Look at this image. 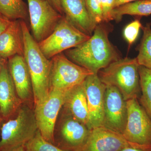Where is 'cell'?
I'll return each instance as SVG.
<instances>
[{
	"instance_id": "1",
	"label": "cell",
	"mask_w": 151,
	"mask_h": 151,
	"mask_svg": "<svg viewBox=\"0 0 151 151\" xmlns=\"http://www.w3.org/2000/svg\"><path fill=\"white\" fill-rule=\"evenodd\" d=\"M113 27L110 22L97 25L89 39L66 50L64 54L77 65L97 74L101 69L122 58L118 49L109 40Z\"/></svg>"
},
{
	"instance_id": "2",
	"label": "cell",
	"mask_w": 151,
	"mask_h": 151,
	"mask_svg": "<svg viewBox=\"0 0 151 151\" xmlns=\"http://www.w3.org/2000/svg\"><path fill=\"white\" fill-rule=\"evenodd\" d=\"M21 24L24 40V57L31 78L35 105L43 101L49 93L51 60L41 50L25 21L21 20Z\"/></svg>"
},
{
	"instance_id": "3",
	"label": "cell",
	"mask_w": 151,
	"mask_h": 151,
	"mask_svg": "<svg viewBox=\"0 0 151 151\" xmlns=\"http://www.w3.org/2000/svg\"><path fill=\"white\" fill-rule=\"evenodd\" d=\"M137 58H122L109 64L97 73L106 86H115L125 100L139 98L141 94L139 67Z\"/></svg>"
},
{
	"instance_id": "4",
	"label": "cell",
	"mask_w": 151,
	"mask_h": 151,
	"mask_svg": "<svg viewBox=\"0 0 151 151\" xmlns=\"http://www.w3.org/2000/svg\"><path fill=\"white\" fill-rule=\"evenodd\" d=\"M13 119L1 127L0 151H12L24 146L38 130L34 110L23 103Z\"/></svg>"
},
{
	"instance_id": "5",
	"label": "cell",
	"mask_w": 151,
	"mask_h": 151,
	"mask_svg": "<svg viewBox=\"0 0 151 151\" xmlns=\"http://www.w3.org/2000/svg\"><path fill=\"white\" fill-rule=\"evenodd\" d=\"M61 111L55 128V145L65 151H82L91 130L63 107Z\"/></svg>"
},
{
	"instance_id": "6",
	"label": "cell",
	"mask_w": 151,
	"mask_h": 151,
	"mask_svg": "<svg viewBox=\"0 0 151 151\" xmlns=\"http://www.w3.org/2000/svg\"><path fill=\"white\" fill-rule=\"evenodd\" d=\"M90 37L75 27L63 15L51 34L38 45L47 58L51 59L63 51L78 46Z\"/></svg>"
},
{
	"instance_id": "7",
	"label": "cell",
	"mask_w": 151,
	"mask_h": 151,
	"mask_svg": "<svg viewBox=\"0 0 151 151\" xmlns=\"http://www.w3.org/2000/svg\"><path fill=\"white\" fill-rule=\"evenodd\" d=\"M51 60L50 90L67 92L93 73L73 63L63 53L53 57Z\"/></svg>"
},
{
	"instance_id": "8",
	"label": "cell",
	"mask_w": 151,
	"mask_h": 151,
	"mask_svg": "<svg viewBox=\"0 0 151 151\" xmlns=\"http://www.w3.org/2000/svg\"><path fill=\"white\" fill-rule=\"evenodd\" d=\"M32 35L39 43L54 31L63 15L47 0H27Z\"/></svg>"
},
{
	"instance_id": "9",
	"label": "cell",
	"mask_w": 151,
	"mask_h": 151,
	"mask_svg": "<svg viewBox=\"0 0 151 151\" xmlns=\"http://www.w3.org/2000/svg\"><path fill=\"white\" fill-rule=\"evenodd\" d=\"M66 92L50 90L48 96L43 101L35 105V114L38 130L46 140L54 145L55 128L64 104Z\"/></svg>"
},
{
	"instance_id": "10",
	"label": "cell",
	"mask_w": 151,
	"mask_h": 151,
	"mask_svg": "<svg viewBox=\"0 0 151 151\" xmlns=\"http://www.w3.org/2000/svg\"><path fill=\"white\" fill-rule=\"evenodd\" d=\"M127 124L122 135L128 142L151 146V119L138 98L127 100Z\"/></svg>"
},
{
	"instance_id": "11",
	"label": "cell",
	"mask_w": 151,
	"mask_h": 151,
	"mask_svg": "<svg viewBox=\"0 0 151 151\" xmlns=\"http://www.w3.org/2000/svg\"><path fill=\"white\" fill-rule=\"evenodd\" d=\"M127 101L115 86H106L104 96L103 127L122 135L127 124Z\"/></svg>"
},
{
	"instance_id": "12",
	"label": "cell",
	"mask_w": 151,
	"mask_h": 151,
	"mask_svg": "<svg viewBox=\"0 0 151 151\" xmlns=\"http://www.w3.org/2000/svg\"><path fill=\"white\" fill-rule=\"evenodd\" d=\"M90 129L103 127L104 96L106 86L97 74H91L84 81Z\"/></svg>"
},
{
	"instance_id": "13",
	"label": "cell",
	"mask_w": 151,
	"mask_h": 151,
	"mask_svg": "<svg viewBox=\"0 0 151 151\" xmlns=\"http://www.w3.org/2000/svg\"><path fill=\"white\" fill-rule=\"evenodd\" d=\"M139 145L130 142L123 135L104 127L93 128L82 151H120Z\"/></svg>"
},
{
	"instance_id": "14",
	"label": "cell",
	"mask_w": 151,
	"mask_h": 151,
	"mask_svg": "<svg viewBox=\"0 0 151 151\" xmlns=\"http://www.w3.org/2000/svg\"><path fill=\"white\" fill-rule=\"evenodd\" d=\"M0 108L4 119L16 114L23 102L17 94L6 60L1 59Z\"/></svg>"
},
{
	"instance_id": "15",
	"label": "cell",
	"mask_w": 151,
	"mask_h": 151,
	"mask_svg": "<svg viewBox=\"0 0 151 151\" xmlns=\"http://www.w3.org/2000/svg\"><path fill=\"white\" fill-rule=\"evenodd\" d=\"M8 65L17 94L23 103L33 98L31 78L24 57L16 55L9 58Z\"/></svg>"
},
{
	"instance_id": "16",
	"label": "cell",
	"mask_w": 151,
	"mask_h": 151,
	"mask_svg": "<svg viewBox=\"0 0 151 151\" xmlns=\"http://www.w3.org/2000/svg\"><path fill=\"white\" fill-rule=\"evenodd\" d=\"M63 15L80 31L90 36L96 26L92 22L84 0H60Z\"/></svg>"
},
{
	"instance_id": "17",
	"label": "cell",
	"mask_w": 151,
	"mask_h": 151,
	"mask_svg": "<svg viewBox=\"0 0 151 151\" xmlns=\"http://www.w3.org/2000/svg\"><path fill=\"white\" fill-rule=\"evenodd\" d=\"M24 54V40L21 20L13 21L0 35V58L6 60Z\"/></svg>"
},
{
	"instance_id": "18",
	"label": "cell",
	"mask_w": 151,
	"mask_h": 151,
	"mask_svg": "<svg viewBox=\"0 0 151 151\" xmlns=\"http://www.w3.org/2000/svg\"><path fill=\"white\" fill-rule=\"evenodd\" d=\"M63 107L75 119L90 129L89 112L84 81L66 92Z\"/></svg>"
},
{
	"instance_id": "19",
	"label": "cell",
	"mask_w": 151,
	"mask_h": 151,
	"mask_svg": "<svg viewBox=\"0 0 151 151\" xmlns=\"http://www.w3.org/2000/svg\"><path fill=\"white\" fill-rule=\"evenodd\" d=\"M125 15L137 17L150 15L151 0H138L117 7L113 9V19L117 22L121 21L122 17Z\"/></svg>"
},
{
	"instance_id": "20",
	"label": "cell",
	"mask_w": 151,
	"mask_h": 151,
	"mask_svg": "<svg viewBox=\"0 0 151 151\" xmlns=\"http://www.w3.org/2000/svg\"><path fill=\"white\" fill-rule=\"evenodd\" d=\"M0 14L12 21H25L29 17L28 9L23 0H0Z\"/></svg>"
},
{
	"instance_id": "21",
	"label": "cell",
	"mask_w": 151,
	"mask_h": 151,
	"mask_svg": "<svg viewBox=\"0 0 151 151\" xmlns=\"http://www.w3.org/2000/svg\"><path fill=\"white\" fill-rule=\"evenodd\" d=\"M139 71L141 92L138 101L151 119V70L139 65Z\"/></svg>"
},
{
	"instance_id": "22",
	"label": "cell",
	"mask_w": 151,
	"mask_h": 151,
	"mask_svg": "<svg viewBox=\"0 0 151 151\" xmlns=\"http://www.w3.org/2000/svg\"><path fill=\"white\" fill-rule=\"evenodd\" d=\"M151 23H148L145 26H142L143 35L140 43L137 47L139 52L136 58L140 65L151 70Z\"/></svg>"
},
{
	"instance_id": "23",
	"label": "cell",
	"mask_w": 151,
	"mask_h": 151,
	"mask_svg": "<svg viewBox=\"0 0 151 151\" xmlns=\"http://www.w3.org/2000/svg\"><path fill=\"white\" fill-rule=\"evenodd\" d=\"M24 147L25 151H65L46 140L39 130Z\"/></svg>"
},
{
	"instance_id": "24",
	"label": "cell",
	"mask_w": 151,
	"mask_h": 151,
	"mask_svg": "<svg viewBox=\"0 0 151 151\" xmlns=\"http://www.w3.org/2000/svg\"><path fill=\"white\" fill-rule=\"evenodd\" d=\"M87 12L92 22L95 25L103 22L101 0H84Z\"/></svg>"
},
{
	"instance_id": "25",
	"label": "cell",
	"mask_w": 151,
	"mask_h": 151,
	"mask_svg": "<svg viewBox=\"0 0 151 151\" xmlns=\"http://www.w3.org/2000/svg\"><path fill=\"white\" fill-rule=\"evenodd\" d=\"M142 26L140 19H137L129 24L124 29V37L129 46L136 41Z\"/></svg>"
},
{
	"instance_id": "26",
	"label": "cell",
	"mask_w": 151,
	"mask_h": 151,
	"mask_svg": "<svg viewBox=\"0 0 151 151\" xmlns=\"http://www.w3.org/2000/svg\"><path fill=\"white\" fill-rule=\"evenodd\" d=\"M115 0H101L103 22H110L113 20V11Z\"/></svg>"
},
{
	"instance_id": "27",
	"label": "cell",
	"mask_w": 151,
	"mask_h": 151,
	"mask_svg": "<svg viewBox=\"0 0 151 151\" xmlns=\"http://www.w3.org/2000/svg\"><path fill=\"white\" fill-rule=\"evenodd\" d=\"M13 21L0 14V35L10 25Z\"/></svg>"
},
{
	"instance_id": "28",
	"label": "cell",
	"mask_w": 151,
	"mask_h": 151,
	"mask_svg": "<svg viewBox=\"0 0 151 151\" xmlns=\"http://www.w3.org/2000/svg\"><path fill=\"white\" fill-rule=\"evenodd\" d=\"M120 151H151V146L139 145L127 147Z\"/></svg>"
},
{
	"instance_id": "29",
	"label": "cell",
	"mask_w": 151,
	"mask_h": 151,
	"mask_svg": "<svg viewBox=\"0 0 151 151\" xmlns=\"http://www.w3.org/2000/svg\"><path fill=\"white\" fill-rule=\"evenodd\" d=\"M47 1L60 14L63 15L62 8L60 4V0H47Z\"/></svg>"
},
{
	"instance_id": "30",
	"label": "cell",
	"mask_w": 151,
	"mask_h": 151,
	"mask_svg": "<svg viewBox=\"0 0 151 151\" xmlns=\"http://www.w3.org/2000/svg\"><path fill=\"white\" fill-rule=\"evenodd\" d=\"M137 1H138V0H115V8L117 7L123 5L125 4Z\"/></svg>"
},
{
	"instance_id": "31",
	"label": "cell",
	"mask_w": 151,
	"mask_h": 151,
	"mask_svg": "<svg viewBox=\"0 0 151 151\" xmlns=\"http://www.w3.org/2000/svg\"><path fill=\"white\" fill-rule=\"evenodd\" d=\"M12 151H25L24 146H21Z\"/></svg>"
},
{
	"instance_id": "32",
	"label": "cell",
	"mask_w": 151,
	"mask_h": 151,
	"mask_svg": "<svg viewBox=\"0 0 151 151\" xmlns=\"http://www.w3.org/2000/svg\"><path fill=\"white\" fill-rule=\"evenodd\" d=\"M3 117L2 115L1 112V108H0V127H1V124L3 120Z\"/></svg>"
},
{
	"instance_id": "33",
	"label": "cell",
	"mask_w": 151,
	"mask_h": 151,
	"mask_svg": "<svg viewBox=\"0 0 151 151\" xmlns=\"http://www.w3.org/2000/svg\"><path fill=\"white\" fill-rule=\"evenodd\" d=\"M1 60H0V71H1Z\"/></svg>"
}]
</instances>
